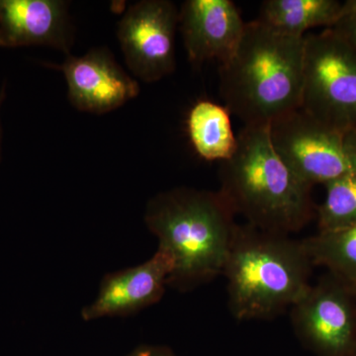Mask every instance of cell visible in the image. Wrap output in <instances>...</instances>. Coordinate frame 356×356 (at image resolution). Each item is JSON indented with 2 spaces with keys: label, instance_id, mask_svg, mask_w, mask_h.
<instances>
[{
  "label": "cell",
  "instance_id": "obj_21",
  "mask_svg": "<svg viewBox=\"0 0 356 356\" xmlns=\"http://www.w3.org/2000/svg\"><path fill=\"white\" fill-rule=\"evenodd\" d=\"M350 2V4H353V6L356 7V0H348Z\"/></svg>",
  "mask_w": 356,
  "mask_h": 356
},
{
  "label": "cell",
  "instance_id": "obj_12",
  "mask_svg": "<svg viewBox=\"0 0 356 356\" xmlns=\"http://www.w3.org/2000/svg\"><path fill=\"white\" fill-rule=\"evenodd\" d=\"M69 7L65 0H0V48L44 46L70 55Z\"/></svg>",
  "mask_w": 356,
  "mask_h": 356
},
{
  "label": "cell",
  "instance_id": "obj_14",
  "mask_svg": "<svg viewBox=\"0 0 356 356\" xmlns=\"http://www.w3.org/2000/svg\"><path fill=\"white\" fill-rule=\"evenodd\" d=\"M343 13L337 0H266L257 20L276 31L304 37L312 28H332Z\"/></svg>",
  "mask_w": 356,
  "mask_h": 356
},
{
  "label": "cell",
  "instance_id": "obj_4",
  "mask_svg": "<svg viewBox=\"0 0 356 356\" xmlns=\"http://www.w3.org/2000/svg\"><path fill=\"white\" fill-rule=\"evenodd\" d=\"M312 266L302 241L236 225L222 270L234 317L270 318L295 305L311 286Z\"/></svg>",
  "mask_w": 356,
  "mask_h": 356
},
{
  "label": "cell",
  "instance_id": "obj_11",
  "mask_svg": "<svg viewBox=\"0 0 356 356\" xmlns=\"http://www.w3.org/2000/svg\"><path fill=\"white\" fill-rule=\"evenodd\" d=\"M245 23L232 0H187L179 10L178 28L189 62L224 64L235 53Z\"/></svg>",
  "mask_w": 356,
  "mask_h": 356
},
{
  "label": "cell",
  "instance_id": "obj_5",
  "mask_svg": "<svg viewBox=\"0 0 356 356\" xmlns=\"http://www.w3.org/2000/svg\"><path fill=\"white\" fill-rule=\"evenodd\" d=\"M300 109L325 127L356 134V51L332 28L304 38Z\"/></svg>",
  "mask_w": 356,
  "mask_h": 356
},
{
  "label": "cell",
  "instance_id": "obj_1",
  "mask_svg": "<svg viewBox=\"0 0 356 356\" xmlns=\"http://www.w3.org/2000/svg\"><path fill=\"white\" fill-rule=\"evenodd\" d=\"M304 37L245 23L235 53L220 65V95L245 126H270L301 107Z\"/></svg>",
  "mask_w": 356,
  "mask_h": 356
},
{
  "label": "cell",
  "instance_id": "obj_8",
  "mask_svg": "<svg viewBox=\"0 0 356 356\" xmlns=\"http://www.w3.org/2000/svg\"><path fill=\"white\" fill-rule=\"evenodd\" d=\"M179 10L168 0H143L127 9L117 38L136 79L156 83L175 70V35Z\"/></svg>",
  "mask_w": 356,
  "mask_h": 356
},
{
  "label": "cell",
  "instance_id": "obj_16",
  "mask_svg": "<svg viewBox=\"0 0 356 356\" xmlns=\"http://www.w3.org/2000/svg\"><path fill=\"white\" fill-rule=\"evenodd\" d=\"M325 198L318 210L320 233L339 231L356 224V175L325 184Z\"/></svg>",
  "mask_w": 356,
  "mask_h": 356
},
{
  "label": "cell",
  "instance_id": "obj_10",
  "mask_svg": "<svg viewBox=\"0 0 356 356\" xmlns=\"http://www.w3.org/2000/svg\"><path fill=\"white\" fill-rule=\"evenodd\" d=\"M173 270L172 257L158 248L140 266L107 274L92 303L84 307L86 322L102 318L126 317L156 303L163 297Z\"/></svg>",
  "mask_w": 356,
  "mask_h": 356
},
{
  "label": "cell",
  "instance_id": "obj_13",
  "mask_svg": "<svg viewBox=\"0 0 356 356\" xmlns=\"http://www.w3.org/2000/svg\"><path fill=\"white\" fill-rule=\"evenodd\" d=\"M231 116L225 105L208 99L199 100L191 107L187 116V132L200 158L222 163L236 153L238 139Z\"/></svg>",
  "mask_w": 356,
  "mask_h": 356
},
{
  "label": "cell",
  "instance_id": "obj_6",
  "mask_svg": "<svg viewBox=\"0 0 356 356\" xmlns=\"http://www.w3.org/2000/svg\"><path fill=\"white\" fill-rule=\"evenodd\" d=\"M269 132L281 159L312 187L356 175V134L325 127L302 109L274 121Z\"/></svg>",
  "mask_w": 356,
  "mask_h": 356
},
{
  "label": "cell",
  "instance_id": "obj_3",
  "mask_svg": "<svg viewBox=\"0 0 356 356\" xmlns=\"http://www.w3.org/2000/svg\"><path fill=\"white\" fill-rule=\"evenodd\" d=\"M236 153L221 165V191L234 213L262 231L287 235L313 217L312 186L281 159L269 126H245Z\"/></svg>",
  "mask_w": 356,
  "mask_h": 356
},
{
  "label": "cell",
  "instance_id": "obj_7",
  "mask_svg": "<svg viewBox=\"0 0 356 356\" xmlns=\"http://www.w3.org/2000/svg\"><path fill=\"white\" fill-rule=\"evenodd\" d=\"M292 324L303 346L317 356L356 355L355 297L331 273L292 306Z\"/></svg>",
  "mask_w": 356,
  "mask_h": 356
},
{
  "label": "cell",
  "instance_id": "obj_22",
  "mask_svg": "<svg viewBox=\"0 0 356 356\" xmlns=\"http://www.w3.org/2000/svg\"><path fill=\"white\" fill-rule=\"evenodd\" d=\"M355 356H356V355H355Z\"/></svg>",
  "mask_w": 356,
  "mask_h": 356
},
{
  "label": "cell",
  "instance_id": "obj_2",
  "mask_svg": "<svg viewBox=\"0 0 356 356\" xmlns=\"http://www.w3.org/2000/svg\"><path fill=\"white\" fill-rule=\"evenodd\" d=\"M234 214L220 192L178 187L149 201L145 221L173 262L168 284L188 290L222 273Z\"/></svg>",
  "mask_w": 356,
  "mask_h": 356
},
{
  "label": "cell",
  "instance_id": "obj_19",
  "mask_svg": "<svg viewBox=\"0 0 356 356\" xmlns=\"http://www.w3.org/2000/svg\"><path fill=\"white\" fill-rule=\"evenodd\" d=\"M6 97V84L2 86L0 89V112H1L2 104H3L4 100ZM1 139H2V129H1V121H0V154H1Z\"/></svg>",
  "mask_w": 356,
  "mask_h": 356
},
{
  "label": "cell",
  "instance_id": "obj_18",
  "mask_svg": "<svg viewBox=\"0 0 356 356\" xmlns=\"http://www.w3.org/2000/svg\"><path fill=\"white\" fill-rule=\"evenodd\" d=\"M126 356H175L168 348L161 346H142Z\"/></svg>",
  "mask_w": 356,
  "mask_h": 356
},
{
  "label": "cell",
  "instance_id": "obj_17",
  "mask_svg": "<svg viewBox=\"0 0 356 356\" xmlns=\"http://www.w3.org/2000/svg\"><path fill=\"white\" fill-rule=\"evenodd\" d=\"M332 29L356 51V7L348 0L343 3L341 16Z\"/></svg>",
  "mask_w": 356,
  "mask_h": 356
},
{
  "label": "cell",
  "instance_id": "obj_9",
  "mask_svg": "<svg viewBox=\"0 0 356 356\" xmlns=\"http://www.w3.org/2000/svg\"><path fill=\"white\" fill-rule=\"evenodd\" d=\"M54 69L64 74L72 106L105 114L120 108L140 93L139 81L129 76L106 48H95L81 57L69 55Z\"/></svg>",
  "mask_w": 356,
  "mask_h": 356
},
{
  "label": "cell",
  "instance_id": "obj_15",
  "mask_svg": "<svg viewBox=\"0 0 356 356\" xmlns=\"http://www.w3.org/2000/svg\"><path fill=\"white\" fill-rule=\"evenodd\" d=\"M302 243L313 266L325 267L350 287L356 285V224L339 231L318 232Z\"/></svg>",
  "mask_w": 356,
  "mask_h": 356
},
{
  "label": "cell",
  "instance_id": "obj_20",
  "mask_svg": "<svg viewBox=\"0 0 356 356\" xmlns=\"http://www.w3.org/2000/svg\"><path fill=\"white\" fill-rule=\"evenodd\" d=\"M350 288H351V290H353V295H355V300H356V285H355V286L350 287Z\"/></svg>",
  "mask_w": 356,
  "mask_h": 356
}]
</instances>
